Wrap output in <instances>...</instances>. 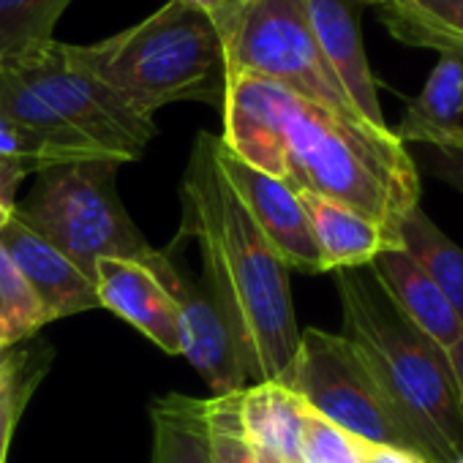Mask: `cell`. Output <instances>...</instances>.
<instances>
[{
  "label": "cell",
  "instance_id": "1",
  "mask_svg": "<svg viewBox=\"0 0 463 463\" xmlns=\"http://www.w3.org/2000/svg\"><path fill=\"white\" fill-rule=\"evenodd\" d=\"M215 139L210 131L194 139L177 238L199 249L202 281L238 338L249 382H279L300 344L289 270L226 183Z\"/></svg>",
  "mask_w": 463,
  "mask_h": 463
},
{
  "label": "cell",
  "instance_id": "2",
  "mask_svg": "<svg viewBox=\"0 0 463 463\" xmlns=\"http://www.w3.org/2000/svg\"><path fill=\"white\" fill-rule=\"evenodd\" d=\"M344 338L360 354L411 452L463 458V398L447 352L390 300L373 270H338Z\"/></svg>",
  "mask_w": 463,
  "mask_h": 463
},
{
  "label": "cell",
  "instance_id": "3",
  "mask_svg": "<svg viewBox=\"0 0 463 463\" xmlns=\"http://www.w3.org/2000/svg\"><path fill=\"white\" fill-rule=\"evenodd\" d=\"M284 180L346 204L398 246L401 221L420 204V177L406 145L363 118H341L292 90L284 96Z\"/></svg>",
  "mask_w": 463,
  "mask_h": 463
},
{
  "label": "cell",
  "instance_id": "4",
  "mask_svg": "<svg viewBox=\"0 0 463 463\" xmlns=\"http://www.w3.org/2000/svg\"><path fill=\"white\" fill-rule=\"evenodd\" d=\"M74 52L88 71L150 118L177 101L223 104L221 33L204 12L183 0H166L139 25Z\"/></svg>",
  "mask_w": 463,
  "mask_h": 463
},
{
  "label": "cell",
  "instance_id": "5",
  "mask_svg": "<svg viewBox=\"0 0 463 463\" xmlns=\"http://www.w3.org/2000/svg\"><path fill=\"white\" fill-rule=\"evenodd\" d=\"M118 164L82 161L39 172L23 218L96 279L101 260L142 262L153 254L115 191Z\"/></svg>",
  "mask_w": 463,
  "mask_h": 463
},
{
  "label": "cell",
  "instance_id": "6",
  "mask_svg": "<svg viewBox=\"0 0 463 463\" xmlns=\"http://www.w3.org/2000/svg\"><path fill=\"white\" fill-rule=\"evenodd\" d=\"M215 28L223 42L226 71L273 80L327 112L363 118L322 55L303 0H241Z\"/></svg>",
  "mask_w": 463,
  "mask_h": 463
},
{
  "label": "cell",
  "instance_id": "7",
  "mask_svg": "<svg viewBox=\"0 0 463 463\" xmlns=\"http://www.w3.org/2000/svg\"><path fill=\"white\" fill-rule=\"evenodd\" d=\"M0 63L17 71L77 134L115 164L142 158L145 147L156 137V118L134 109L93 71H88L71 44L52 39Z\"/></svg>",
  "mask_w": 463,
  "mask_h": 463
},
{
  "label": "cell",
  "instance_id": "8",
  "mask_svg": "<svg viewBox=\"0 0 463 463\" xmlns=\"http://www.w3.org/2000/svg\"><path fill=\"white\" fill-rule=\"evenodd\" d=\"M279 382L335 428L371 444L409 449L360 354L341 333L300 330L295 360Z\"/></svg>",
  "mask_w": 463,
  "mask_h": 463
},
{
  "label": "cell",
  "instance_id": "9",
  "mask_svg": "<svg viewBox=\"0 0 463 463\" xmlns=\"http://www.w3.org/2000/svg\"><path fill=\"white\" fill-rule=\"evenodd\" d=\"M147 262L177 306L180 354L199 371L213 395L243 392L249 387V373L238 338L204 281H191L166 251H153Z\"/></svg>",
  "mask_w": 463,
  "mask_h": 463
},
{
  "label": "cell",
  "instance_id": "10",
  "mask_svg": "<svg viewBox=\"0 0 463 463\" xmlns=\"http://www.w3.org/2000/svg\"><path fill=\"white\" fill-rule=\"evenodd\" d=\"M0 156L17 161L28 175L63 164L109 161L4 63H0Z\"/></svg>",
  "mask_w": 463,
  "mask_h": 463
},
{
  "label": "cell",
  "instance_id": "11",
  "mask_svg": "<svg viewBox=\"0 0 463 463\" xmlns=\"http://www.w3.org/2000/svg\"><path fill=\"white\" fill-rule=\"evenodd\" d=\"M215 158L226 183L238 194L251 221L260 226V232L268 238L273 251L281 257L287 270L311 273V276L327 273L322 251L314 241L308 215L295 188L287 180L273 177L238 158L223 145L221 137L215 139Z\"/></svg>",
  "mask_w": 463,
  "mask_h": 463
},
{
  "label": "cell",
  "instance_id": "12",
  "mask_svg": "<svg viewBox=\"0 0 463 463\" xmlns=\"http://www.w3.org/2000/svg\"><path fill=\"white\" fill-rule=\"evenodd\" d=\"M0 246L39 295L50 322L101 308L96 279L36 232L23 218L20 207L0 232Z\"/></svg>",
  "mask_w": 463,
  "mask_h": 463
},
{
  "label": "cell",
  "instance_id": "13",
  "mask_svg": "<svg viewBox=\"0 0 463 463\" xmlns=\"http://www.w3.org/2000/svg\"><path fill=\"white\" fill-rule=\"evenodd\" d=\"M147 260H101L96 265L99 303L137 327L164 354H180L177 306Z\"/></svg>",
  "mask_w": 463,
  "mask_h": 463
},
{
  "label": "cell",
  "instance_id": "14",
  "mask_svg": "<svg viewBox=\"0 0 463 463\" xmlns=\"http://www.w3.org/2000/svg\"><path fill=\"white\" fill-rule=\"evenodd\" d=\"M357 4L360 0H303L314 39L322 55L327 58V63L333 66L335 77L341 80L354 109L371 126L387 128L379 107L373 71L368 66L363 36H360Z\"/></svg>",
  "mask_w": 463,
  "mask_h": 463
},
{
  "label": "cell",
  "instance_id": "15",
  "mask_svg": "<svg viewBox=\"0 0 463 463\" xmlns=\"http://www.w3.org/2000/svg\"><path fill=\"white\" fill-rule=\"evenodd\" d=\"M368 268L373 270L390 300L411 319V325L433 338L444 352L463 338V325L447 298L401 246L384 249Z\"/></svg>",
  "mask_w": 463,
  "mask_h": 463
},
{
  "label": "cell",
  "instance_id": "16",
  "mask_svg": "<svg viewBox=\"0 0 463 463\" xmlns=\"http://www.w3.org/2000/svg\"><path fill=\"white\" fill-rule=\"evenodd\" d=\"M295 194L300 196V204L308 215L314 241L322 251L327 270L365 268L376 260V254L392 249V241L384 235V229L360 215L357 210L311 191Z\"/></svg>",
  "mask_w": 463,
  "mask_h": 463
},
{
  "label": "cell",
  "instance_id": "17",
  "mask_svg": "<svg viewBox=\"0 0 463 463\" xmlns=\"http://www.w3.org/2000/svg\"><path fill=\"white\" fill-rule=\"evenodd\" d=\"M241 420L251 447L273 452L284 463H303L306 403L281 382H260L243 390Z\"/></svg>",
  "mask_w": 463,
  "mask_h": 463
},
{
  "label": "cell",
  "instance_id": "18",
  "mask_svg": "<svg viewBox=\"0 0 463 463\" xmlns=\"http://www.w3.org/2000/svg\"><path fill=\"white\" fill-rule=\"evenodd\" d=\"M463 61L441 55L428 74L420 96L409 104L398 131L403 145H428L444 134L463 128Z\"/></svg>",
  "mask_w": 463,
  "mask_h": 463
},
{
  "label": "cell",
  "instance_id": "19",
  "mask_svg": "<svg viewBox=\"0 0 463 463\" xmlns=\"http://www.w3.org/2000/svg\"><path fill=\"white\" fill-rule=\"evenodd\" d=\"M376 6L398 42L463 61V0H382Z\"/></svg>",
  "mask_w": 463,
  "mask_h": 463
},
{
  "label": "cell",
  "instance_id": "20",
  "mask_svg": "<svg viewBox=\"0 0 463 463\" xmlns=\"http://www.w3.org/2000/svg\"><path fill=\"white\" fill-rule=\"evenodd\" d=\"M153 455L150 463H213L207 403L169 392L150 409Z\"/></svg>",
  "mask_w": 463,
  "mask_h": 463
},
{
  "label": "cell",
  "instance_id": "21",
  "mask_svg": "<svg viewBox=\"0 0 463 463\" xmlns=\"http://www.w3.org/2000/svg\"><path fill=\"white\" fill-rule=\"evenodd\" d=\"M398 246L439 287L463 325V249L444 235L420 204L401 221Z\"/></svg>",
  "mask_w": 463,
  "mask_h": 463
},
{
  "label": "cell",
  "instance_id": "22",
  "mask_svg": "<svg viewBox=\"0 0 463 463\" xmlns=\"http://www.w3.org/2000/svg\"><path fill=\"white\" fill-rule=\"evenodd\" d=\"M44 325H50V317L39 295L0 246V352L33 338Z\"/></svg>",
  "mask_w": 463,
  "mask_h": 463
},
{
  "label": "cell",
  "instance_id": "23",
  "mask_svg": "<svg viewBox=\"0 0 463 463\" xmlns=\"http://www.w3.org/2000/svg\"><path fill=\"white\" fill-rule=\"evenodd\" d=\"M71 0H0V61L52 42Z\"/></svg>",
  "mask_w": 463,
  "mask_h": 463
},
{
  "label": "cell",
  "instance_id": "24",
  "mask_svg": "<svg viewBox=\"0 0 463 463\" xmlns=\"http://www.w3.org/2000/svg\"><path fill=\"white\" fill-rule=\"evenodd\" d=\"M44 376V365H36L31 354L9 349L0 360V463H6L14 428L23 409L31 401V392Z\"/></svg>",
  "mask_w": 463,
  "mask_h": 463
},
{
  "label": "cell",
  "instance_id": "25",
  "mask_svg": "<svg viewBox=\"0 0 463 463\" xmlns=\"http://www.w3.org/2000/svg\"><path fill=\"white\" fill-rule=\"evenodd\" d=\"M241 401L243 392L213 395L210 401H204L213 463H254V449L241 420Z\"/></svg>",
  "mask_w": 463,
  "mask_h": 463
},
{
  "label": "cell",
  "instance_id": "26",
  "mask_svg": "<svg viewBox=\"0 0 463 463\" xmlns=\"http://www.w3.org/2000/svg\"><path fill=\"white\" fill-rule=\"evenodd\" d=\"M357 441V436L335 428L306 406L303 463H360Z\"/></svg>",
  "mask_w": 463,
  "mask_h": 463
},
{
  "label": "cell",
  "instance_id": "27",
  "mask_svg": "<svg viewBox=\"0 0 463 463\" xmlns=\"http://www.w3.org/2000/svg\"><path fill=\"white\" fill-rule=\"evenodd\" d=\"M425 147L433 150V172L463 196V128L444 134Z\"/></svg>",
  "mask_w": 463,
  "mask_h": 463
},
{
  "label": "cell",
  "instance_id": "28",
  "mask_svg": "<svg viewBox=\"0 0 463 463\" xmlns=\"http://www.w3.org/2000/svg\"><path fill=\"white\" fill-rule=\"evenodd\" d=\"M25 169L6 158V156H0V232H4V226L9 223V218L17 213V194H20V185L25 180Z\"/></svg>",
  "mask_w": 463,
  "mask_h": 463
},
{
  "label": "cell",
  "instance_id": "29",
  "mask_svg": "<svg viewBox=\"0 0 463 463\" xmlns=\"http://www.w3.org/2000/svg\"><path fill=\"white\" fill-rule=\"evenodd\" d=\"M360 463H428L411 449L403 447H390V444H371V441H357Z\"/></svg>",
  "mask_w": 463,
  "mask_h": 463
},
{
  "label": "cell",
  "instance_id": "30",
  "mask_svg": "<svg viewBox=\"0 0 463 463\" xmlns=\"http://www.w3.org/2000/svg\"><path fill=\"white\" fill-rule=\"evenodd\" d=\"M183 4H188V6H194V9H199V12H204V14L218 25L223 17H229L232 12H235V9L241 6V0H183Z\"/></svg>",
  "mask_w": 463,
  "mask_h": 463
},
{
  "label": "cell",
  "instance_id": "31",
  "mask_svg": "<svg viewBox=\"0 0 463 463\" xmlns=\"http://www.w3.org/2000/svg\"><path fill=\"white\" fill-rule=\"evenodd\" d=\"M447 357H449V365H452V373H455V382H458V390L463 398V338L452 349H447Z\"/></svg>",
  "mask_w": 463,
  "mask_h": 463
},
{
  "label": "cell",
  "instance_id": "32",
  "mask_svg": "<svg viewBox=\"0 0 463 463\" xmlns=\"http://www.w3.org/2000/svg\"><path fill=\"white\" fill-rule=\"evenodd\" d=\"M251 449H254V463H284L273 452H265V449H257V447H251Z\"/></svg>",
  "mask_w": 463,
  "mask_h": 463
},
{
  "label": "cell",
  "instance_id": "33",
  "mask_svg": "<svg viewBox=\"0 0 463 463\" xmlns=\"http://www.w3.org/2000/svg\"><path fill=\"white\" fill-rule=\"evenodd\" d=\"M360 4H382V0H360Z\"/></svg>",
  "mask_w": 463,
  "mask_h": 463
},
{
  "label": "cell",
  "instance_id": "34",
  "mask_svg": "<svg viewBox=\"0 0 463 463\" xmlns=\"http://www.w3.org/2000/svg\"><path fill=\"white\" fill-rule=\"evenodd\" d=\"M4 354H6V352H0V360H4Z\"/></svg>",
  "mask_w": 463,
  "mask_h": 463
},
{
  "label": "cell",
  "instance_id": "35",
  "mask_svg": "<svg viewBox=\"0 0 463 463\" xmlns=\"http://www.w3.org/2000/svg\"><path fill=\"white\" fill-rule=\"evenodd\" d=\"M455 463H463V458H460V460H455Z\"/></svg>",
  "mask_w": 463,
  "mask_h": 463
}]
</instances>
